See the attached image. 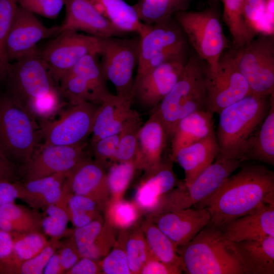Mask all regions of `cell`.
<instances>
[{"label": "cell", "instance_id": "obj_1", "mask_svg": "<svg viewBox=\"0 0 274 274\" xmlns=\"http://www.w3.org/2000/svg\"><path fill=\"white\" fill-rule=\"evenodd\" d=\"M201 208L211 214L210 224L221 229L229 221L248 214L263 203L274 201V172L257 164H241Z\"/></svg>", "mask_w": 274, "mask_h": 274}, {"label": "cell", "instance_id": "obj_2", "mask_svg": "<svg viewBox=\"0 0 274 274\" xmlns=\"http://www.w3.org/2000/svg\"><path fill=\"white\" fill-rule=\"evenodd\" d=\"M271 95L263 97L251 93L226 107L218 114V124L215 132L219 148L218 155L238 159L243 162L246 161L268 112Z\"/></svg>", "mask_w": 274, "mask_h": 274}, {"label": "cell", "instance_id": "obj_3", "mask_svg": "<svg viewBox=\"0 0 274 274\" xmlns=\"http://www.w3.org/2000/svg\"><path fill=\"white\" fill-rule=\"evenodd\" d=\"M207 65L191 56L169 92L154 109L170 139L177 123L195 111L207 109Z\"/></svg>", "mask_w": 274, "mask_h": 274}, {"label": "cell", "instance_id": "obj_4", "mask_svg": "<svg viewBox=\"0 0 274 274\" xmlns=\"http://www.w3.org/2000/svg\"><path fill=\"white\" fill-rule=\"evenodd\" d=\"M183 271L188 274H244L221 229L210 224L188 243L178 248Z\"/></svg>", "mask_w": 274, "mask_h": 274}, {"label": "cell", "instance_id": "obj_5", "mask_svg": "<svg viewBox=\"0 0 274 274\" xmlns=\"http://www.w3.org/2000/svg\"><path fill=\"white\" fill-rule=\"evenodd\" d=\"M41 139L36 118L7 94H0V152L15 165H25Z\"/></svg>", "mask_w": 274, "mask_h": 274}, {"label": "cell", "instance_id": "obj_6", "mask_svg": "<svg viewBox=\"0 0 274 274\" xmlns=\"http://www.w3.org/2000/svg\"><path fill=\"white\" fill-rule=\"evenodd\" d=\"M242 161L218 155L213 162L204 169L189 185L181 182L160 199L155 215L191 208H201L241 165Z\"/></svg>", "mask_w": 274, "mask_h": 274}, {"label": "cell", "instance_id": "obj_7", "mask_svg": "<svg viewBox=\"0 0 274 274\" xmlns=\"http://www.w3.org/2000/svg\"><path fill=\"white\" fill-rule=\"evenodd\" d=\"M5 82L7 94L29 112L39 102L60 93L39 50L11 62Z\"/></svg>", "mask_w": 274, "mask_h": 274}, {"label": "cell", "instance_id": "obj_8", "mask_svg": "<svg viewBox=\"0 0 274 274\" xmlns=\"http://www.w3.org/2000/svg\"><path fill=\"white\" fill-rule=\"evenodd\" d=\"M176 19L198 57L205 61L209 70H216L226 47V40L215 12L212 9L184 10L176 13Z\"/></svg>", "mask_w": 274, "mask_h": 274}, {"label": "cell", "instance_id": "obj_9", "mask_svg": "<svg viewBox=\"0 0 274 274\" xmlns=\"http://www.w3.org/2000/svg\"><path fill=\"white\" fill-rule=\"evenodd\" d=\"M233 56L252 94L269 97L274 92V42L271 35H261L236 49Z\"/></svg>", "mask_w": 274, "mask_h": 274}, {"label": "cell", "instance_id": "obj_10", "mask_svg": "<svg viewBox=\"0 0 274 274\" xmlns=\"http://www.w3.org/2000/svg\"><path fill=\"white\" fill-rule=\"evenodd\" d=\"M112 37L101 38L100 63L106 80L115 86L116 94L132 96V76L138 64L139 38Z\"/></svg>", "mask_w": 274, "mask_h": 274}, {"label": "cell", "instance_id": "obj_11", "mask_svg": "<svg viewBox=\"0 0 274 274\" xmlns=\"http://www.w3.org/2000/svg\"><path fill=\"white\" fill-rule=\"evenodd\" d=\"M101 38L72 30H63L40 54L52 78H61L88 54L99 55Z\"/></svg>", "mask_w": 274, "mask_h": 274}, {"label": "cell", "instance_id": "obj_12", "mask_svg": "<svg viewBox=\"0 0 274 274\" xmlns=\"http://www.w3.org/2000/svg\"><path fill=\"white\" fill-rule=\"evenodd\" d=\"M206 89L207 109L218 114L252 93L238 68L233 53L222 55L216 70L210 71L207 66Z\"/></svg>", "mask_w": 274, "mask_h": 274}, {"label": "cell", "instance_id": "obj_13", "mask_svg": "<svg viewBox=\"0 0 274 274\" xmlns=\"http://www.w3.org/2000/svg\"><path fill=\"white\" fill-rule=\"evenodd\" d=\"M99 105L82 101L71 105L59 118L41 127L44 145L71 146L85 143L91 134Z\"/></svg>", "mask_w": 274, "mask_h": 274}, {"label": "cell", "instance_id": "obj_14", "mask_svg": "<svg viewBox=\"0 0 274 274\" xmlns=\"http://www.w3.org/2000/svg\"><path fill=\"white\" fill-rule=\"evenodd\" d=\"M62 31L61 26L48 27L28 10L18 5L14 16L7 40L9 61H17L39 51L40 41Z\"/></svg>", "mask_w": 274, "mask_h": 274}, {"label": "cell", "instance_id": "obj_15", "mask_svg": "<svg viewBox=\"0 0 274 274\" xmlns=\"http://www.w3.org/2000/svg\"><path fill=\"white\" fill-rule=\"evenodd\" d=\"M86 143L66 145H44L35 151L25 165L27 181L55 174L66 175L87 157Z\"/></svg>", "mask_w": 274, "mask_h": 274}, {"label": "cell", "instance_id": "obj_16", "mask_svg": "<svg viewBox=\"0 0 274 274\" xmlns=\"http://www.w3.org/2000/svg\"><path fill=\"white\" fill-rule=\"evenodd\" d=\"M186 62L184 59L165 62L136 78L132 95L144 107L155 108L178 81Z\"/></svg>", "mask_w": 274, "mask_h": 274}, {"label": "cell", "instance_id": "obj_17", "mask_svg": "<svg viewBox=\"0 0 274 274\" xmlns=\"http://www.w3.org/2000/svg\"><path fill=\"white\" fill-rule=\"evenodd\" d=\"M177 246L191 241L211 221L207 208H189L147 216Z\"/></svg>", "mask_w": 274, "mask_h": 274}, {"label": "cell", "instance_id": "obj_18", "mask_svg": "<svg viewBox=\"0 0 274 274\" xmlns=\"http://www.w3.org/2000/svg\"><path fill=\"white\" fill-rule=\"evenodd\" d=\"M65 17L63 30L83 31L99 38L122 37L124 33L115 27L87 0H65Z\"/></svg>", "mask_w": 274, "mask_h": 274}, {"label": "cell", "instance_id": "obj_19", "mask_svg": "<svg viewBox=\"0 0 274 274\" xmlns=\"http://www.w3.org/2000/svg\"><path fill=\"white\" fill-rule=\"evenodd\" d=\"M173 162L170 159L163 161L157 167L145 172L133 201L141 213L148 216L153 213L161 198L181 183L174 172Z\"/></svg>", "mask_w": 274, "mask_h": 274}, {"label": "cell", "instance_id": "obj_20", "mask_svg": "<svg viewBox=\"0 0 274 274\" xmlns=\"http://www.w3.org/2000/svg\"><path fill=\"white\" fill-rule=\"evenodd\" d=\"M106 167L88 157L66 175L71 192L88 197L102 207L110 198Z\"/></svg>", "mask_w": 274, "mask_h": 274}, {"label": "cell", "instance_id": "obj_21", "mask_svg": "<svg viewBox=\"0 0 274 274\" xmlns=\"http://www.w3.org/2000/svg\"><path fill=\"white\" fill-rule=\"evenodd\" d=\"M221 230L232 242L274 236V201L262 203L254 211L226 223Z\"/></svg>", "mask_w": 274, "mask_h": 274}, {"label": "cell", "instance_id": "obj_22", "mask_svg": "<svg viewBox=\"0 0 274 274\" xmlns=\"http://www.w3.org/2000/svg\"><path fill=\"white\" fill-rule=\"evenodd\" d=\"M168 139L163 123L153 111L139 132L134 160L138 169L146 172L159 166Z\"/></svg>", "mask_w": 274, "mask_h": 274}, {"label": "cell", "instance_id": "obj_23", "mask_svg": "<svg viewBox=\"0 0 274 274\" xmlns=\"http://www.w3.org/2000/svg\"><path fill=\"white\" fill-rule=\"evenodd\" d=\"M227 244L244 274L274 273V236Z\"/></svg>", "mask_w": 274, "mask_h": 274}, {"label": "cell", "instance_id": "obj_24", "mask_svg": "<svg viewBox=\"0 0 274 274\" xmlns=\"http://www.w3.org/2000/svg\"><path fill=\"white\" fill-rule=\"evenodd\" d=\"M182 46L185 43L181 32L170 18L149 25L140 36L137 72L161 52Z\"/></svg>", "mask_w": 274, "mask_h": 274}, {"label": "cell", "instance_id": "obj_25", "mask_svg": "<svg viewBox=\"0 0 274 274\" xmlns=\"http://www.w3.org/2000/svg\"><path fill=\"white\" fill-rule=\"evenodd\" d=\"M132 96L111 94L96 112L91 133L90 144L102 138L119 134L132 111Z\"/></svg>", "mask_w": 274, "mask_h": 274}, {"label": "cell", "instance_id": "obj_26", "mask_svg": "<svg viewBox=\"0 0 274 274\" xmlns=\"http://www.w3.org/2000/svg\"><path fill=\"white\" fill-rule=\"evenodd\" d=\"M214 114L207 109L195 111L182 118L170 136L169 159L175 161L181 148L201 140L215 132Z\"/></svg>", "mask_w": 274, "mask_h": 274}, {"label": "cell", "instance_id": "obj_27", "mask_svg": "<svg viewBox=\"0 0 274 274\" xmlns=\"http://www.w3.org/2000/svg\"><path fill=\"white\" fill-rule=\"evenodd\" d=\"M215 132L178 151L175 161H177L184 171V183L186 186L190 185L218 155L219 148Z\"/></svg>", "mask_w": 274, "mask_h": 274}, {"label": "cell", "instance_id": "obj_28", "mask_svg": "<svg viewBox=\"0 0 274 274\" xmlns=\"http://www.w3.org/2000/svg\"><path fill=\"white\" fill-rule=\"evenodd\" d=\"M66 177V174L58 173L19 183V199L35 209H46L60 198Z\"/></svg>", "mask_w": 274, "mask_h": 274}, {"label": "cell", "instance_id": "obj_29", "mask_svg": "<svg viewBox=\"0 0 274 274\" xmlns=\"http://www.w3.org/2000/svg\"><path fill=\"white\" fill-rule=\"evenodd\" d=\"M115 27L124 33L140 36L148 28L141 22L133 6L123 0H87Z\"/></svg>", "mask_w": 274, "mask_h": 274}, {"label": "cell", "instance_id": "obj_30", "mask_svg": "<svg viewBox=\"0 0 274 274\" xmlns=\"http://www.w3.org/2000/svg\"><path fill=\"white\" fill-rule=\"evenodd\" d=\"M152 257L182 268L177 246L149 218L140 224ZM183 270V269H182Z\"/></svg>", "mask_w": 274, "mask_h": 274}, {"label": "cell", "instance_id": "obj_31", "mask_svg": "<svg viewBox=\"0 0 274 274\" xmlns=\"http://www.w3.org/2000/svg\"><path fill=\"white\" fill-rule=\"evenodd\" d=\"M247 160H255L274 165V96L247 156Z\"/></svg>", "mask_w": 274, "mask_h": 274}, {"label": "cell", "instance_id": "obj_32", "mask_svg": "<svg viewBox=\"0 0 274 274\" xmlns=\"http://www.w3.org/2000/svg\"><path fill=\"white\" fill-rule=\"evenodd\" d=\"M41 219L13 202L0 207V229L9 233L40 232Z\"/></svg>", "mask_w": 274, "mask_h": 274}, {"label": "cell", "instance_id": "obj_33", "mask_svg": "<svg viewBox=\"0 0 274 274\" xmlns=\"http://www.w3.org/2000/svg\"><path fill=\"white\" fill-rule=\"evenodd\" d=\"M97 55L88 54L83 57L70 71L82 78L88 84L94 102L100 105L111 94L106 79L102 72Z\"/></svg>", "mask_w": 274, "mask_h": 274}, {"label": "cell", "instance_id": "obj_34", "mask_svg": "<svg viewBox=\"0 0 274 274\" xmlns=\"http://www.w3.org/2000/svg\"><path fill=\"white\" fill-rule=\"evenodd\" d=\"M223 19L236 49L245 46L256 34L247 25L243 13L244 0H223Z\"/></svg>", "mask_w": 274, "mask_h": 274}, {"label": "cell", "instance_id": "obj_35", "mask_svg": "<svg viewBox=\"0 0 274 274\" xmlns=\"http://www.w3.org/2000/svg\"><path fill=\"white\" fill-rule=\"evenodd\" d=\"M71 193L65 180L63 192L59 200L45 209L44 216L41 219V227L46 235L56 238L65 232L70 220L67 203Z\"/></svg>", "mask_w": 274, "mask_h": 274}, {"label": "cell", "instance_id": "obj_36", "mask_svg": "<svg viewBox=\"0 0 274 274\" xmlns=\"http://www.w3.org/2000/svg\"><path fill=\"white\" fill-rule=\"evenodd\" d=\"M187 0H140L133 6L142 22L151 25L184 10Z\"/></svg>", "mask_w": 274, "mask_h": 274}, {"label": "cell", "instance_id": "obj_37", "mask_svg": "<svg viewBox=\"0 0 274 274\" xmlns=\"http://www.w3.org/2000/svg\"><path fill=\"white\" fill-rule=\"evenodd\" d=\"M142 124L140 115L133 110L119 133V143L115 163L135 160L138 135Z\"/></svg>", "mask_w": 274, "mask_h": 274}, {"label": "cell", "instance_id": "obj_38", "mask_svg": "<svg viewBox=\"0 0 274 274\" xmlns=\"http://www.w3.org/2000/svg\"><path fill=\"white\" fill-rule=\"evenodd\" d=\"M105 218L113 227L120 231L129 229L138 224L141 212L134 202L122 199L110 198L105 208Z\"/></svg>", "mask_w": 274, "mask_h": 274}, {"label": "cell", "instance_id": "obj_39", "mask_svg": "<svg viewBox=\"0 0 274 274\" xmlns=\"http://www.w3.org/2000/svg\"><path fill=\"white\" fill-rule=\"evenodd\" d=\"M125 251L131 274H140L144 264L152 257L140 224L129 229Z\"/></svg>", "mask_w": 274, "mask_h": 274}, {"label": "cell", "instance_id": "obj_40", "mask_svg": "<svg viewBox=\"0 0 274 274\" xmlns=\"http://www.w3.org/2000/svg\"><path fill=\"white\" fill-rule=\"evenodd\" d=\"M13 238V258L18 268L21 263L40 253L50 243L40 232L10 233Z\"/></svg>", "mask_w": 274, "mask_h": 274}, {"label": "cell", "instance_id": "obj_41", "mask_svg": "<svg viewBox=\"0 0 274 274\" xmlns=\"http://www.w3.org/2000/svg\"><path fill=\"white\" fill-rule=\"evenodd\" d=\"M104 208L92 199L71 193L68 200L70 220L75 227L83 226L98 218Z\"/></svg>", "mask_w": 274, "mask_h": 274}, {"label": "cell", "instance_id": "obj_42", "mask_svg": "<svg viewBox=\"0 0 274 274\" xmlns=\"http://www.w3.org/2000/svg\"><path fill=\"white\" fill-rule=\"evenodd\" d=\"M18 6V0H0V84L6 81L11 63L7 53V40Z\"/></svg>", "mask_w": 274, "mask_h": 274}, {"label": "cell", "instance_id": "obj_43", "mask_svg": "<svg viewBox=\"0 0 274 274\" xmlns=\"http://www.w3.org/2000/svg\"><path fill=\"white\" fill-rule=\"evenodd\" d=\"M104 224V219L100 216L89 223L75 229L73 236L82 257L100 259L95 243Z\"/></svg>", "mask_w": 274, "mask_h": 274}, {"label": "cell", "instance_id": "obj_44", "mask_svg": "<svg viewBox=\"0 0 274 274\" xmlns=\"http://www.w3.org/2000/svg\"><path fill=\"white\" fill-rule=\"evenodd\" d=\"M137 169L135 160L115 163L111 166L107 172V183L111 199L123 198Z\"/></svg>", "mask_w": 274, "mask_h": 274}, {"label": "cell", "instance_id": "obj_45", "mask_svg": "<svg viewBox=\"0 0 274 274\" xmlns=\"http://www.w3.org/2000/svg\"><path fill=\"white\" fill-rule=\"evenodd\" d=\"M128 230L120 231L112 249L102 260H98L102 273L131 274L125 251Z\"/></svg>", "mask_w": 274, "mask_h": 274}, {"label": "cell", "instance_id": "obj_46", "mask_svg": "<svg viewBox=\"0 0 274 274\" xmlns=\"http://www.w3.org/2000/svg\"><path fill=\"white\" fill-rule=\"evenodd\" d=\"M58 84L61 95L65 98L71 105L82 101L95 104L87 83L82 78L72 71L66 72L61 78Z\"/></svg>", "mask_w": 274, "mask_h": 274}, {"label": "cell", "instance_id": "obj_47", "mask_svg": "<svg viewBox=\"0 0 274 274\" xmlns=\"http://www.w3.org/2000/svg\"><path fill=\"white\" fill-rule=\"evenodd\" d=\"M267 0H244L243 13L249 27L256 34L271 35L273 25L265 15Z\"/></svg>", "mask_w": 274, "mask_h": 274}, {"label": "cell", "instance_id": "obj_48", "mask_svg": "<svg viewBox=\"0 0 274 274\" xmlns=\"http://www.w3.org/2000/svg\"><path fill=\"white\" fill-rule=\"evenodd\" d=\"M119 143V134L106 136L90 144L95 159L106 167L115 163Z\"/></svg>", "mask_w": 274, "mask_h": 274}, {"label": "cell", "instance_id": "obj_49", "mask_svg": "<svg viewBox=\"0 0 274 274\" xmlns=\"http://www.w3.org/2000/svg\"><path fill=\"white\" fill-rule=\"evenodd\" d=\"M64 4L65 0H18L19 6L50 19L58 15Z\"/></svg>", "mask_w": 274, "mask_h": 274}, {"label": "cell", "instance_id": "obj_50", "mask_svg": "<svg viewBox=\"0 0 274 274\" xmlns=\"http://www.w3.org/2000/svg\"><path fill=\"white\" fill-rule=\"evenodd\" d=\"M55 253V248L50 243L40 253L22 262L17 273L41 274L50 258Z\"/></svg>", "mask_w": 274, "mask_h": 274}, {"label": "cell", "instance_id": "obj_51", "mask_svg": "<svg viewBox=\"0 0 274 274\" xmlns=\"http://www.w3.org/2000/svg\"><path fill=\"white\" fill-rule=\"evenodd\" d=\"M13 248L11 234L0 229V266L4 273L11 272L14 268Z\"/></svg>", "mask_w": 274, "mask_h": 274}, {"label": "cell", "instance_id": "obj_52", "mask_svg": "<svg viewBox=\"0 0 274 274\" xmlns=\"http://www.w3.org/2000/svg\"><path fill=\"white\" fill-rule=\"evenodd\" d=\"M58 254L64 273L82 258L73 236L62 246Z\"/></svg>", "mask_w": 274, "mask_h": 274}, {"label": "cell", "instance_id": "obj_53", "mask_svg": "<svg viewBox=\"0 0 274 274\" xmlns=\"http://www.w3.org/2000/svg\"><path fill=\"white\" fill-rule=\"evenodd\" d=\"M182 272L181 267L165 263L151 257L142 267L140 274H180Z\"/></svg>", "mask_w": 274, "mask_h": 274}, {"label": "cell", "instance_id": "obj_54", "mask_svg": "<svg viewBox=\"0 0 274 274\" xmlns=\"http://www.w3.org/2000/svg\"><path fill=\"white\" fill-rule=\"evenodd\" d=\"M64 273L99 274L102 273V272L98 260L82 257Z\"/></svg>", "mask_w": 274, "mask_h": 274}, {"label": "cell", "instance_id": "obj_55", "mask_svg": "<svg viewBox=\"0 0 274 274\" xmlns=\"http://www.w3.org/2000/svg\"><path fill=\"white\" fill-rule=\"evenodd\" d=\"M19 197V183L9 181L0 182V207L13 202Z\"/></svg>", "mask_w": 274, "mask_h": 274}, {"label": "cell", "instance_id": "obj_56", "mask_svg": "<svg viewBox=\"0 0 274 274\" xmlns=\"http://www.w3.org/2000/svg\"><path fill=\"white\" fill-rule=\"evenodd\" d=\"M16 174L15 165L0 152V182H14Z\"/></svg>", "mask_w": 274, "mask_h": 274}, {"label": "cell", "instance_id": "obj_57", "mask_svg": "<svg viewBox=\"0 0 274 274\" xmlns=\"http://www.w3.org/2000/svg\"><path fill=\"white\" fill-rule=\"evenodd\" d=\"M43 273L44 274H60L64 273L61 265L59 255L54 253L49 259Z\"/></svg>", "mask_w": 274, "mask_h": 274}]
</instances>
